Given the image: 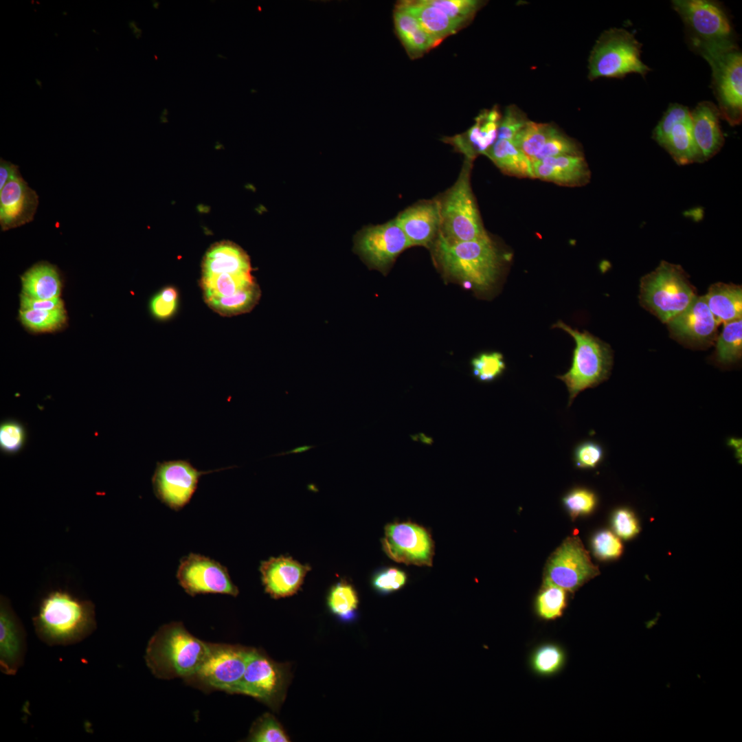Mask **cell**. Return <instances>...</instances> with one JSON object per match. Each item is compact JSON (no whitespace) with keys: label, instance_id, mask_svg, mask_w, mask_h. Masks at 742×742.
<instances>
[{"label":"cell","instance_id":"1","mask_svg":"<svg viewBox=\"0 0 742 742\" xmlns=\"http://www.w3.org/2000/svg\"><path fill=\"white\" fill-rule=\"evenodd\" d=\"M32 622L37 636L50 646L78 643L97 626L93 603L61 589L43 598Z\"/></svg>","mask_w":742,"mask_h":742},{"label":"cell","instance_id":"2","mask_svg":"<svg viewBox=\"0 0 742 742\" xmlns=\"http://www.w3.org/2000/svg\"><path fill=\"white\" fill-rule=\"evenodd\" d=\"M435 258L444 272L477 291L495 283L503 257L491 238L451 242L439 233L432 245Z\"/></svg>","mask_w":742,"mask_h":742},{"label":"cell","instance_id":"3","mask_svg":"<svg viewBox=\"0 0 742 742\" xmlns=\"http://www.w3.org/2000/svg\"><path fill=\"white\" fill-rule=\"evenodd\" d=\"M210 649V643L191 634L181 622L161 626L149 640L146 662L157 678L187 679L201 666Z\"/></svg>","mask_w":742,"mask_h":742},{"label":"cell","instance_id":"4","mask_svg":"<svg viewBox=\"0 0 742 742\" xmlns=\"http://www.w3.org/2000/svg\"><path fill=\"white\" fill-rule=\"evenodd\" d=\"M472 163L464 159L456 181L438 199L441 216L440 234L451 242L489 238L471 186Z\"/></svg>","mask_w":742,"mask_h":742},{"label":"cell","instance_id":"5","mask_svg":"<svg viewBox=\"0 0 742 742\" xmlns=\"http://www.w3.org/2000/svg\"><path fill=\"white\" fill-rule=\"evenodd\" d=\"M552 328L565 331L575 341L570 368L564 374L557 376L567 388L570 406L581 392L607 379L613 363L612 351L609 345L589 333L580 332L562 321L557 322Z\"/></svg>","mask_w":742,"mask_h":742},{"label":"cell","instance_id":"6","mask_svg":"<svg viewBox=\"0 0 742 742\" xmlns=\"http://www.w3.org/2000/svg\"><path fill=\"white\" fill-rule=\"evenodd\" d=\"M712 70V88L720 116L731 126L742 120V54L737 44L700 47L693 50Z\"/></svg>","mask_w":742,"mask_h":742},{"label":"cell","instance_id":"7","mask_svg":"<svg viewBox=\"0 0 742 742\" xmlns=\"http://www.w3.org/2000/svg\"><path fill=\"white\" fill-rule=\"evenodd\" d=\"M640 292L642 304L664 323L682 312L697 296L683 269L666 261L642 278Z\"/></svg>","mask_w":742,"mask_h":742},{"label":"cell","instance_id":"8","mask_svg":"<svg viewBox=\"0 0 742 742\" xmlns=\"http://www.w3.org/2000/svg\"><path fill=\"white\" fill-rule=\"evenodd\" d=\"M641 43L624 29L605 31L589 58V78H623L631 73L644 77L651 70L641 60Z\"/></svg>","mask_w":742,"mask_h":742},{"label":"cell","instance_id":"9","mask_svg":"<svg viewBox=\"0 0 742 742\" xmlns=\"http://www.w3.org/2000/svg\"><path fill=\"white\" fill-rule=\"evenodd\" d=\"M690 48L737 44L730 20L720 3L711 0H674Z\"/></svg>","mask_w":742,"mask_h":742},{"label":"cell","instance_id":"10","mask_svg":"<svg viewBox=\"0 0 742 742\" xmlns=\"http://www.w3.org/2000/svg\"><path fill=\"white\" fill-rule=\"evenodd\" d=\"M253 649L225 644H210L199 669L186 679L207 690L235 693Z\"/></svg>","mask_w":742,"mask_h":742},{"label":"cell","instance_id":"11","mask_svg":"<svg viewBox=\"0 0 742 742\" xmlns=\"http://www.w3.org/2000/svg\"><path fill=\"white\" fill-rule=\"evenodd\" d=\"M600 573L578 537L566 538L548 558L543 582L573 594Z\"/></svg>","mask_w":742,"mask_h":742},{"label":"cell","instance_id":"12","mask_svg":"<svg viewBox=\"0 0 742 742\" xmlns=\"http://www.w3.org/2000/svg\"><path fill=\"white\" fill-rule=\"evenodd\" d=\"M229 468L199 471L188 460L157 462L151 480L153 492L161 503L178 511L190 502L202 475Z\"/></svg>","mask_w":742,"mask_h":742},{"label":"cell","instance_id":"13","mask_svg":"<svg viewBox=\"0 0 742 742\" xmlns=\"http://www.w3.org/2000/svg\"><path fill=\"white\" fill-rule=\"evenodd\" d=\"M411 244L395 218L361 229L355 239V250L369 267L385 273L398 256Z\"/></svg>","mask_w":742,"mask_h":742},{"label":"cell","instance_id":"14","mask_svg":"<svg viewBox=\"0 0 742 742\" xmlns=\"http://www.w3.org/2000/svg\"><path fill=\"white\" fill-rule=\"evenodd\" d=\"M176 576L181 587L192 596L201 594H238L227 567L202 554L190 553L181 558Z\"/></svg>","mask_w":742,"mask_h":742},{"label":"cell","instance_id":"15","mask_svg":"<svg viewBox=\"0 0 742 742\" xmlns=\"http://www.w3.org/2000/svg\"><path fill=\"white\" fill-rule=\"evenodd\" d=\"M381 542L385 553L396 562L432 565L434 543L429 531L421 526L410 521L389 524Z\"/></svg>","mask_w":742,"mask_h":742},{"label":"cell","instance_id":"16","mask_svg":"<svg viewBox=\"0 0 742 742\" xmlns=\"http://www.w3.org/2000/svg\"><path fill=\"white\" fill-rule=\"evenodd\" d=\"M284 681V672L280 666L254 649L235 693L249 695L274 706L282 696Z\"/></svg>","mask_w":742,"mask_h":742},{"label":"cell","instance_id":"17","mask_svg":"<svg viewBox=\"0 0 742 742\" xmlns=\"http://www.w3.org/2000/svg\"><path fill=\"white\" fill-rule=\"evenodd\" d=\"M38 205V196L21 174L0 190V225L2 231L31 222Z\"/></svg>","mask_w":742,"mask_h":742},{"label":"cell","instance_id":"18","mask_svg":"<svg viewBox=\"0 0 742 742\" xmlns=\"http://www.w3.org/2000/svg\"><path fill=\"white\" fill-rule=\"evenodd\" d=\"M26 633L14 612L10 601L0 598V669L14 675L24 662L26 653Z\"/></svg>","mask_w":742,"mask_h":742},{"label":"cell","instance_id":"19","mask_svg":"<svg viewBox=\"0 0 742 742\" xmlns=\"http://www.w3.org/2000/svg\"><path fill=\"white\" fill-rule=\"evenodd\" d=\"M395 219L412 246L429 247L440 230L439 201L438 199L419 201L400 212Z\"/></svg>","mask_w":742,"mask_h":742},{"label":"cell","instance_id":"20","mask_svg":"<svg viewBox=\"0 0 742 742\" xmlns=\"http://www.w3.org/2000/svg\"><path fill=\"white\" fill-rule=\"evenodd\" d=\"M677 338L697 344H706L716 332L717 324L704 296H696L680 313L667 322Z\"/></svg>","mask_w":742,"mask_h":742},{"label":"cell","instance_id":"21","mask_svg":"<svg viewBox=\"0 0 742 742\" xmlns=\"http://www.w3.org/2000/svg\"><path fill=\"white\" fill-rule=\"evenodd\" d=\"M501 118L497 107L484 110L475 117V124L465 133L446 137L445 142L462 153L465 159L473 161L477 155H485L497 140Z\"/></svg>","mask_w":742,"mask_h":742},{"label":"cell","instance_id":"22","mask_svg":"<svg viewBox=\"0 0 742 742\" xmlns=\"http://www.w3.org/2000/svg\"><path fill=\"white\" fill-rule=\"evenodd\" d=\"M309 570V566L286 556L271 557L260 567L265 591L273 598L294 594Z\"/></svg>","mask_w":742,"mask_h":742},{"label":"cell","instance_id":"23","mask_svg":"<svg viewBox=\"0 0 742 742\" xmlns=\"http://www.w3.org/2000/svg\"><path fill=\"white\" fill-rule=\"evenodd\" d=\"M690 117L693 139L702 163L715 155L724 143L719 111L714 103L703 101L690 111Z\"/></svg>","mask_w":742,"mask_h":742},{"label":"cell","instance_id":"24","mask_svg":"<svg viewBox=\"0 0 742 742\" xmlns=\"http://www.w3.org/2000/svg\"><path fill=\"white\" fill-rule=\"evenodd\" d=\"M535 178L561 184H578L589 179V170L582 155L547 157L532 162Z\"/></svg>","mask_w":742,"mask_h":742},{"label":"cell","instance_id":"25","mask_svg":"<svg viewBox=\"0 0 742 742\" xmlns=\"http://www.w3.org/2000/svg\"><path fill=\"white\" fill-rule=\"evenodd\" d=\"M396 7L414 16L438 45L464 25L440 10L429 5L425 0L402 1L398 3Z\"/></svg>","mask_w":742,"mask_h":742},{"label":"cell","instance_id":"26","mask_svg":"<svg viewBox=\"0 0 742 742\" xmlns=\"http://www.w3.org/2000/svg\"><path fill=\"white\" fill-rule=\"evenodd\" d=\"M250 271V262L245 252L233 243L222 242L207 251L202 264L201 276Z\"/></svg>","mask_w":742,"mask_h":742},{"label":"cell","instance_id":"27","mask_svg":"<svg viewBox=\"0 0 742 742\" xmlns=\"http://www.w3.org/2000/svg\"><path fill=\"white\" fill-rule=\"evenodd\" d=\"M704 297L717 325L742 318L741 286L716 283L710 286Z\"/></svg>","mask_w":742,"mask_h":742},{"label":"cell","instance_id":"28","mask_svg":"<svg viewBox=\"0 0 742 742\" xmlns=\"http://www.w3.org/2000/svg\"><path fill=\"white\" fill-rule=\"evenodd\" d=\"M394 23L396 33L412 58H419L438 45L416 19L407 11L396 7Z\"/></svg>","mask_w":742,"mask_h":742},{"label":"cell","instance_id":"29","mask_svg":"<svg viewBox=\"0 0 742 742\" xmlns=\"http://www.w3.org/2000/svg\"><path fill=\"white\" fill-rule=\"evenodd\" d=\"M567 660V652L562 644L555 641H543L530 650L527 664L537 677L550 678L563 671Z\"/></svg>","mask_w":742,"mask_h":742},{"label":"cell","instance_id":"30","mask_svg":"<svg viewBox=\"0 0 742 742\" xmlns=\"http://www.w3.org/2000/svg\"><path fill=\"white\" fill-rule=\"evenodd\" d=\"M23 294L37 299L58 297L61 282L56 267L41 262L27 270L21 276Z\"/></svg>","mask_w":742,"mask_h":742},{"label":"cell","instance_id":"31","mask_svg":"<svg viewBox=\"0 0 742 742\" xmlns=\"http://www.w3.org/2000/svg\"><path fill=\"white\" fill-rule=\"evenodd\" d=\"M659 145L679 165L701 163L692 134L690 117L675 124Z\"/></svg>","mask_w":742,"mask_h":742},{"label":"cell","instance_id":"32","mask_svg":"<svg viewBox=\"0 0 742 742\" xmlns=\"http://www.w3.org/2000/svg\"><path fill=\"white\" fill-rule=\"evenodd\" d=\"M485 155L508 174L535 178L531 161L511 141L497 139Z\"/></svg>","mask_w":742,"mask_h":742},{"label":"cell","instance_id":"33","mask_svg":"<svg viewBox=\"0 0 742 742\" xmlns=\"http://www.w3.org/2000/svg\"><path fill=\"white\" fill-rule=\"evenodd\" d=\"M251 273H221L201 276V286L205 302L216 298L231 297L254 284Z\"/></svg>","mask_w":742,"mask_h":742},{"label":"cell","instance_id":"34","mask_svg":"<svg viewBox=\"0 0 742 742\" xmlns=\"http://www.w3.org/2000/svg\"><path fill=\"white\" fill-rule=\"evenodd\" d=\"M567 593L559 586L543 582L534 600L536 616L546 622L562 617L568 605Z\"/></svg>","mask_w":742,"mask_h":742},{"label":"cell","instance_id":"35","mask_svg":"<svg viewBox=\"0 0 742 742\" xmlns=\"http://www.w3.org/2000/svg\"><path fill=\"white\" fill-rule=\"evenodd\" d=\"M260 290L257 284L227 297L206 301L207 306L223 316H233L250 311L258 303Z\"/></svg>","mask_w":742,"mask_h":742},{"label":"cell","instance_id":"36","mask_svg":"<svg viewBox=\"0 0 742 742\" xmlns=\"http://www.w3.org/2000/svg\"><path fill=\"white\" fill-rule=\"evenodd\" d=\"M556 128L549 124L528 121L512 142L532 161Z\"/></svg>","mask_w":742,"mask_h":742},{"label":"cell","instance_id":"37","mask_svg":"<svg viewBox=\"0 0 742 742\" xmlns=\"http://www.w3.org/2000/svg\"><path fill=\"white\" fill-rule=\"evenodd\" d=\"M717 359L723 364L733 363L742 354V318L723 324L716 345Z\"/></svg>","mask_w":742,"mask_h":742},{"label":"cell","instance_id":"38","mask_svg":"<svg viewBox=\"0 0 742 742\" xmlns=\"http://www.w3.org/2000/svg\"><path fill=\"white\" fill-rule=\"evenodd\" d=\"M21 323L35 332L52 331L60 328L65 322L64 308L55 310H20Z\"/></svg>","mask_w":742,"mask_h":742},{"label":"cell","instance_id":"39","mask_svg":"<svg viewBox=\"0 0 742 742\" xmlns=\"http://www.w3.org/2000/svg\"><path fill=\"white\" fill-rule=\"evenodd\" d=\"M471 366L474 376L482 382L495 380L506 368L503 355L498 352L480 354L472 359Z\"/></svg>","mask_w":742,"mask_h":742},{"label":"cell","instance_id":"40","mask_svg":"<svg viewBox=\"0 0 742 742\" xmlns=\"http://www.w3.org/2000/svg\"><path fill=\"white\" fill-rule=\"evenodd\" d=\"M328 602L334 614L346 618L350 617L357 609L358 598L355 590L350 585L340 582L331 589Z\"/></svg>","mask_w":742,"mask_h":742},{"label":"cell","instance_id":"41","mask_svg":"<svg viewBox=\"0 0 742 742\" xmlns=\"http://www.w3.org/2000/svg\"><path fill=\"white\" fill-rule=\"evenodd\" d=\"M429 5L445 12L463 25L473 19L482 2L476 0H425Z\"/></svg>","mask_w":742,"mask_h":742},{"label":"cell","instance_id":"42","mask_svg":"<svg viewBox=\"0 0 742 742\" xmlns=\"http://www.w3.org/2000/svg\"><path fill=\"white\" fill-rule=\"evenodd\" d=\"M254 742H287L289 738L270 714H265L254 724L249 737Z\"/></svg>","mask_w":742,"mask_h":742},{"label":"cell","instance_id":"43","mask_svg":"<svg viewBox=\"0 0 742 742\" xmlns=\"http://www.w3.org/2000/svg\"><path fill=\"white\" fill-rule=\"evenodd\" d=\"M564 155H582L579 147L575 142L557 129L547 139L541 150L534 157L532 161L547 158Z\"/></svg>","mask_w":742,"mask_h":742},{"label":"cell","instance_id":"44","mask_svg":"<svg viewBox=\"0 0 742 742\" xmlns=\"http://www.w3.org/2000/svg\"><path fill=\"white\" fill-rule=\"evenodd\" d=\"M563 504L572 519L593 511L597 503L596 495L586 488H576L563 499Z\"/></svg>","mask_w":742,"mask_h":742},{"label":"cell","instance_id":"45","mask_svg":"<svg viewBox=\"0 0 742 742\" xmlns=\"http://www.w3.org/2000/svg\"><path fill=\"white\" fill-rule=\"evenodd\" d=\"M592 548L596 557L600 560L616 559L623 550L619 538L609 530L597 532L592 539Z\"/></svg>","mask_w":742,"mask_h":742},{"label":"cell","instance_id":"46","mask_svg":"<svg viewBox=\"0 0 742 742\" xmlns=\"http://www.w3.org/2000/svg\"><path fill=\"white\" fill-rule=\"evenodd\" d=\"M522 113L515 106H508L500 120L497 139L513 141L515 135L528 122Z\"/></svg>","mask_w":742,"mask_h":742},{"label":"cell","instance_id":"47","mask_svg":"<svg viewBox=\"0 0 742 742\" xmlns=\"http://www.w3.org/2000/svg\"><path fill=\"white\" fill-rule=\"evenodd\" d=\"M690 117L689 109L679 104H671L653 131V139L660 144L677 122Z\"/></svg>","mask_w":742,"mask_h":742},{"label":"cell","instance_id":"48","mask_svg":"<svg viewBox=\"0 0 742 742\" xmlns=\"http://www.w3.org/2000/svg\"><path fill=\"white\" fill-rule=\"evenodd\" d=\"M178 293L173 286H166L151 300L153 314L159 319L170 317L177 308Z\"/></svg>","mask_w":742,"mask_h":742},{"label":"cell","instance_id":"49","mask_svg":"<svg viewBox=\"0 0 742 742\" xmlns=\"http://www.w3.org/2000/svg\"><path fill=\"white\" fill-rule=\"evenodd\" d=\"M603 458V450L601 446L592 441L583 442L574 449V460L578 468H595Z\"/></svg>","mask_w":742,"mask_h":742},{"label":"cell","instance_id":"50","mask_svg":"<svg viewBox=\"0 0 742 742\" xmlns=\"http://www.w3.org/2000/svg\"><path fill=\"white\" fill-rule=\"evenodd\" d=\"M25 439L23 427L15 421H7L0 427V446L3 451L14 453L22 447Z\"/></svg>","mask_w":742,"mask_h":742},{"label":"cell","instance_id":"51","mask_svg":"<svg viewBox=\"0 0 742 742\" xmlns=\"http://www.w3.org/2000/svg\"><path fill=\"white\" fill-rule=\"evenodd\" d=\"M404 572L393 567L385 568L377 572L373 578V585L383 593H388L401 588L406 582Z\"/></svg>","mask_w":742,"mask_h":742},{"label":"cell","instance_id":"52","mask_svg":"<svg viewBox=\"0 0 742 742\" xmlns=\"http://www.w3.org/2000/svg\"><path fill=\"white\" fill-rule=\"evenodd\" d=\"M612 526L616 534L624 539H631L640 530V526L634 514L627 508H620L614 512Z\"/></svg>","mask_w":742,"mask_h":742},{"label":"cell","instance_id":"53","mask_svg":"<svg viewBox=\"0 0 742 742\" xmlns=\"http://www.w3.org/2000/svg\"><path fill=\"white\" fill-rule=\"evenodd\" d=\"M21 310H55L64 308L60 297L49 300L37 299L23 294L20 297Z\"/></svg>","mask_w":742,"mask_h":742},{"label":"cell","instance_id":"54","mask_svg":"<svg viewBox=\"0 0 742 742\" xmlns=\"http://www.w3.org/2000/svg\"><path fill=\"white\" fill-rule=\"evenodd\" d=\"M19 167L3 159L0 160V190L14 177L19 174Z\"/></svg>","mask_w":742,"mask_h":742},{"label":"cell","instance_id":"55","mask_svg":"<svg viewBox=\"0 0 742 742\" xmlns=\"http://www.w3.org/2000/svg\"><path fill=\"white\" fill-rule=\"evenodd\" d=\"M315 447H316V445H302V446L297 447L295 448H293V449H292L291 450H289V451H284V452H281V453H278L271 455L270 456H285V455H288V454L302 453L306 452V451H309L310 449L315 448Z\"/></svg>","mask_w":742,"mask_h":742},{"label":"cell","instance_id":"56","mask_svg":"<svg viewBox=\"0 0 742 742\" xmlns=\"http://www.w3.org/2000/svg\"><path fill=\"white\" fill-rule=\"evenodd\" d=\"M728 445L736 451V455L738 458H741V440L738 438H731L729 440Z\"/></svg>","mask_w":742,"mask_h":742}]
</instances>
